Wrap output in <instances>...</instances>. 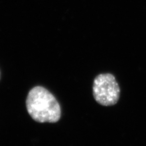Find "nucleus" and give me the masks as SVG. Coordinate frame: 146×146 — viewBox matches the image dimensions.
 Listing matches in <instances>:
<instances>
[{
  "instance_id": "obj_1",
  "label": "nucleus",
  "mask_w": 146,
  "mask_h": 146,
  "mask_svg": "<svg viewBox=\"0 0 146 146\" xmlns=\"http://www.w3.org/2000/svg\"><path fill=\"white\" fill-rule=\"evenodd\" d=\"M26 104L29 115L36 122L55 123L60 120V105L52 93L42 86H35L29 91Z\"/></svg>"
},
{
  "instance_id": "obj_2",
  "label": "nucleus",
  "mask_w": 146,
  "mask_h": 146,
  "mask_svg": "<svg viewBox=\"0 0 146 146\" xmlns=\"http://www.w3.org/2000/svg\"><path fill=\"white\" fill-rule=\"evenodd\" d=\"M93 94L94 99L103 106L116 104L120 96V88L111 74H99L93 82Z\"/></svg>"
}]
</instances>
